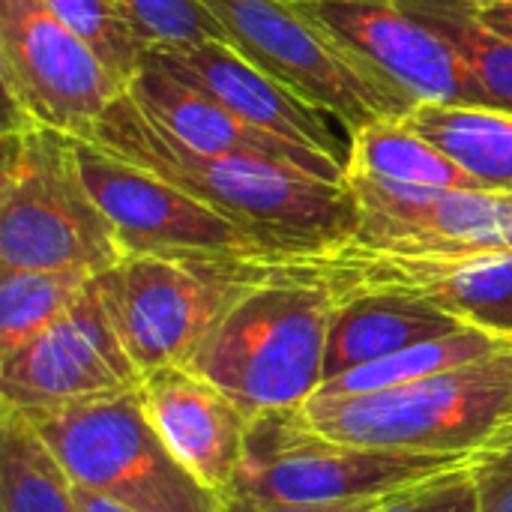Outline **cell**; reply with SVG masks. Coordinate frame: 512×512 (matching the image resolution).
Returning <instances> with one entry per match:
<instances>
[{"label": "cell", "instance_id": "cell-1", "mask_svg": "<svg viewBox=\"0 0 512 512\" xmlns=\"http://www.w3.org/2000/svg\"><path fill=\"white\" fill-rule=\"evenodd\" d=\"M81 141L216 207L243 225L267 255L324 249L351 240L360 228L348 183H330L276 162L201 153L162 129L129 93L117 96Z\"/></svg>", "mask_w": 512, "mask_h": 512}, {"label": "cell", "instance_id": "cell-2", "mask_svg": "<svg viewBox=\"0 0 512 512\" xmlns=\"http://www.w3.org/2000/svg\"><path fill=\"white\" fill-rule=\"evenodd\" d=\"M300 420L339 444L483 459L512 447V342L501 351L402 387L309 396Z\"/></svg>", "mask_w": 512, "mask_h": 512}, {"label": "cell", "instance_id": "cell-3", "mask_svg": "<svg viewBox=\"0 0 512 512\" xmlns=\"http://www.w3.org/2000/svg\"><path fill=\"white\" fill-rule=\"evenodd\" d=\"M126 249L90 195L69 132L6 114L0 162V267L99 276Z\"/></svg>", "mask_w": 512, "mask_h": 512}, {"label": "cell", "instance_id": "cell-4", "mask_svg": "<svg viewBox=\"0 0 512 512\" xmlns=\"http://www.w3.org/2000/svg\"><path fill=\"white\" fill-rule=\"evenodd\" d=\"M333 309L327 288L261 273L219 318L189 369L249 417L300 408L324 384Z\"/></svg>", "mask_w": 512, "mask_h": 512}, {"label": "cell", "instance_id": "cell-5", "mask_svg": "<svg viewBox=\"0 0 512 512\" xmlns=\"http://www.w3.org/2000/svg\"><path fill=\"white\" fill-rule=\"evenodd\" d=\"M252 267L321 285L336 303L354 294L426 300L468 327L512 339V246L387 249L351 237L324 249L252 258Z\"/></svg>", "mask_w": 512, "mask_h": 512}, {"label": "cell", "instance_id": "cell-6", "mask_svg": "<svg viewBox=\"0 0 512 512\" xmlns=\"http://www.w3.org/2000/svg\"><path fill=\"white\" fill-rule=\"evenodd\" d=\"M24 417L81 489L132 512H222V495L171 456L144 417L138 393L30 408Z\"/></svg>", "mask_w": 512, "mask_h": 512}, {"label": "cell", "instance_id": "cell-7", "mask_svg": "<svg viewBox=\"0 0 512 512\" xmlns=\"http://www.w3.org/2000/svg\"><path fill=\"white\" fill-rule=\"evenodd\" d=\"M258 279L252 261L126 255L99 273L96 285L129 357L147 375L189 366L219 318Z\"/></svg>", "mask_w": 512, "mask_h": 512}, {"label": "cell", "instance_id": "cell-8", "mask_svg": "<svg viewBox=\"0 0 512 512\" xmlns=\"http://www.w3.org/2000/svg\"><path fill=\"white\" fill-rule=\"evenodd\" d=\"M459 465L468 459L339 444L312 432L297 408H285L252 417L243 465L225 495L285 504L354 501L417 486Z\"/></svg>", "mask_w": 512, "mask_h": 512}, {"label": "cell", "instance_id": "cell-9", "mask_svg": "<svg viewBox=\"0 0 512 512\" xmlns=\"http://www.w3.org/2000/svg\"><path fill=\"white\" fill-rule=\"evenodd\" d=\"M0 81L6 114L84 138L126 84L45 0H0Z\"/></svg>", "mask_w": 512, "mask_h": 512}, {"label": "cell", "instance_id": "cell-10", "mask_svg": "<svg viewBox=\"0 0 512 512\" xmlns=\"http://www.w3.org/2000/svg\"><path fill=\"white\" fill-rule=\"evenodd\" d=\"M228 30L231 45L291 93L330 114L348 135L411 111L357 72L285 0H201Z\"/></svg>", "mask_w": 512, "mask_h": 512}, {"label": "cell", "instance_id": "cell-11", "mask_svg": "<svg viewBox=\"0 0 512 512\" xmlns=\"http://www.w3.org/2000/svg\"><path fill=\"white\" fill-rule=\"evenodd\" d=\"M357 72L405 105H483L465 63L399 0H285Z\"/></svg>", "mask_w": 512, "mask_h": 512}, {"label": "cell", "instance_id": "cell-12", "mask_svg": "<svg viewBox=\"0 0 512 512\" xmlns=\"http://www.w3.org/2000/svg\"><path fill=\"white\" fill-rule=\"evenodd\" d=\"M75 147L84 183L114 225L126 255L231 261L267 255V249L243 225L192 198L180 186L129 165L90 141L75 138Z\"/></svg>", "mask_w": 512, "mask_h": 512}, {"label": "cell", "instance_id": "cell-13", "mask_svg": "<svg viewBox=\"0 0 512 512\" xmlns=\"http://www.w3.org/2000/svg\"><path fill=\"white\" fill-rule=\"evenodd\" d=\"M141 378L93 276L66 315L0 357V405L30 411L111 399L138 393Z\"/></svg>", "mask_w": 512, "mask_h": 512}, {"label": "cell", "instance_id": "cell-14", "mask_svg": "<svg viewBox=\"0 0 512 512\" xmlns=\"http://www.w3.org/2000/svg\"><path fill=\"white\" fill-rule=\"evenodd\" d=\"M357 201V240L387 249L512 246V192L417 189L348 174Z\"/></svg>", "mask_w": 512, "mask_h": 512}, {"label": "cell", "instance_id": "cell-15", "mask_svg": "<svg viewBox=\"0 0 512 512\" xmlns=\"http://www.w3.org/2000/svg\"><path fill=\"white\" fill-rule=\"evenodd\" d=\"M144 60L201 90L240 120L315 153H324L348 168L351 135L339 132L330 114L318 111L285 84H279L273 75L249 63L234 45L204 42L189 48H150Z\"/></svg>", "mask_w": 512, "mask_h": 512}, {"label": "cell", "instance_id": "cell-16", "mask_svg": "<svg viewBox=\"0 0 512 512\" xmlns=\"http://www.w3.org/2000/svg\"><path fill=\"white\" fill-rule=\"evenodd\" d=\"M138 402L171 456L210 492L225 495L243 465L252 417L189 366L141 378Z\"/></svg>", "mask_w": 512, "mask_h": 512}, {"label": "cell", "instance_id": "cell-17", "mask_svg": "<svg viewBox=\"0 0 512 512\" xmlns=\"http://www.w3.org/2000/svg\"><path fill=\"white\" fill-rule=\"evenodd\" d=\"M126 93L162 129H168L174 138H180L183 144L201 153L276 162V165L300 168L330 183H348V168L339 165L336 159L240 120L237 114H231L201 90L183 84L180 78L147 60L141 63L138 75L129 81Z\"/></svg>", "mask_w": 512, "mask_h": 512}, {"label": "cell", "instance_id": "cell-18", "mask_svg": "<svg viewBox=\"0 0 512 512\" xmlns=\"http://www.w3.org/2000/svg\"><path fill=\"white\" fill-rule=\"evenodd\" d=\"M459 318L438 306L399 294H354L336 303L327 333L324 381L384 360L411 345L462 330Z\"/></svg>", "mask_w": 512, "mask_h": 512}, {"label": "cell", "instance_id": "cell-19", "mask_svg": "<svg viewBox=\"0 0 512 512\" xmlns=\"http://www.w3.org/2000/svg\"><path fill=\"white\" fill-rule=\"evenodd\" d=\"M483 189L512 192V111L489 105H414L402 117Z\"/></svg>", "mask_w": 512, "mask_h": 512}, {"label": "cell", "instance_id": "cell-20", "mask_svg": "<svg viewBox=\"0 0 512 512\" xmlns=\"http://www.w3.org/2000/svg\"><path fill=\"white\" fill-rule=\"evenodd\" d=\"M465 63L483 105L512 111V39L492 27L480 0H399Z\"/></svg>", "mask_w": 512, "mask_h": 512}, {"label": "cell", "instance_id": "cell-21", "mask_svg": "<svg viewBox=\"0 0 512 512\" xmlns=\"http://www.w3.org/2000/svg\"><path fill=\"white\" fill-rule=\"evenodd\" d=\"M348 174L417 189H483L462 165L414 132L402 117L375 120L351 135Z\"/></svg>", "mask_w": 512, "mask_h": 512}, {"label": "cell", "instance_id": "cell-22", "mask_svg": "<svg viewBox=\"0 0 512 512\" xmlns=\"http://www.w3.org/2000/svg\"><path fill=\"white\" fill-rule=\"evenodd\" d=\"M0 512H81L57 456L9 405H0Z\"/></svg>", "mask_w": 512, "mask_h": 512}, {"label": "cell", "instance_id": "cell-23", "mask_svg": "<svg viewBox=\"0 0 512 512\" xmlns=\"http://www.w3.org/2000/svg\"><path fill=\"white\" fill-rule=\"evenodd\" d=\"M512 339L492 336L480 327H462L450 336L429 339L420 345H411L405 351H396L384 360H375L369 366L351 369L345 375H336L321 384V396H357V393H375V390H390L402 387L456 366H468L474 360H483L495 351H501Z\"/></svg>", "mask_w": 512, "mask_h": 512}, {"label": "cell", "instance_id": "cell-24", "mask_svg": "<svg viewBox=\"0 0 512 512\" xmlns=\"http://www.w3.org/2000/svg\"><path fill=\"white\" fill-rule=\"evenodd\" d=\"M90 279L81 270L0 267V357L66 315Z\"/></svg>", "mask_w": 512, "mask_h": 512}, {"label": "cell", "instance_id": "cell-25", "mask_svg": "<svg viewBox=\"0 0 512 512\" xmlns=\"http://www.w3.org/2000/svg\"><path fill=\"white\" fill-rule=\"evenodd\" d=\"M45 6L96 51L114 78L129 87L150 48L132 30L117 0H45Z\"/></svg>", "mask_w": 512, "mask_h": 512}, {"label": "cell", "instance_id": "cell-26", "mask_svg": "<svg viewBox=\"0 0 512 512\" xmlns=\"http://www.w3.org/2000/svg\"><path fill=\"white\" fill-rule=\"evenodd\" d=\"M147 48H189L228 42V30L201 0H117Z\"/></svg>", "mask_w": 512, "mask_h": 512}, {"label": "cell", "instance_id": "cell-27", "mask_svg": "<svg viewBox=\"0 0 512 512\" xmlns=\"http://www.w3.org/2000/svg\"><path fill=\"white\" fill-rule=\"evenodd\" d=\"M378 512H480V492L471 462L405 489Z\"/></svg>", "mask_w": 512, "mask_h": 512}, {"label": "cell", "instance_id": "cell-28", "mask_svg": "<svg viewBox=\"0 0 512 512\" xmlns=\"http://www.w3.org/2000/svg\"><path fill=\"white\" fill-rule=\"evenodd\" d=\"M402 492L405 489L354 498V501H330V504H285V501H255L246 495H222V512H378Z\"/></svg>", "mask_w": 512, "mask_h": 512}, {"label": "cell", "instance_id": "cell-29", "mask_svg": "<svg viewBox=\"0 0 512 512\" xmlns=\"http://www.w3.org/2000/svg\"><path fill=\"white\" fill-rule=\"evenodd\" d=\"M480 512H512V447L471 462Z\"/></svg>", "mask_w": 512, "mask_h": 512}, {"label": "cell", "instance_id": "cell-30", "mask_svg": "<svg viewBox=\"0 0 512 512\" xmlns=\"http://www.w3.org/2000/svg\"><path fill=\"white\" fill-rule=\"evenodd\" d=\"M480 6L486 21L512 39V0H480Z\"/></svg>", "mask_w": 512, "mask_h": 512}, {"label": "cell", "instance_id": "cell-31", "mask_svg": "<svg viewBox=\"0 0 512 512\" xmlns=\"http://www.w3.org/2000/svg\"><path fill=\"white\" fill-rule=\"evenodd\" d=\"M75 501H78L81 512H132L126 510L123 504H117V501H111L105 495H96L90 489H81V486H75Z\"/></svg>", "mask_w": 512, "mask_h": 512}]
</instances>
